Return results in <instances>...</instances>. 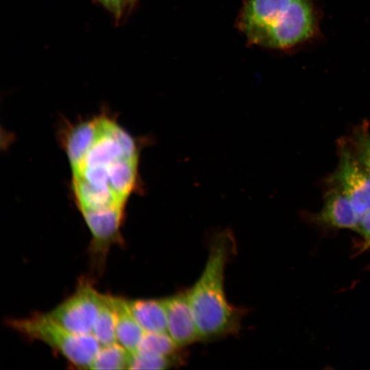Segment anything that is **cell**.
I'll list each match as a JSON object with an SVG mask.
<instances>
[{"instance_id":"1","label":"cell","mask_w":370,"mask_h":370,"mask_svg":"<svg viewBox=\"0 0 370 370\" xmlns=\"http://www.w3.org/2000/svg\"><path fill=\"white\" fill-rule=\"evenodd\" d=\"M237 26L253 45L286 49L318 30L314 0H245Z\"/></svg>"},{"instance_id":"2","label":"cell","mask_w":370,"mask_h":370,"mask_svg":"<svg viewBox=\"0 0 370 370\" xmlns=\"http://www.w3.org/2000/svg\"><path fill=\"white\" fill-rule=\"evenodd\" d=\"M235 246L230 230L215 235L203 272L187 291L201 339L221 337L235 333L240 328L241 310L228 302L224 288L225 269Z\"/></svg>"},{"instance_id":"3","label":"cell","mask_w":370,"mask_h":370,"mask_svg":"<svg viewBox=\"0 0 370 370\" xmlns=\"http://www.w3.org/2000/svg\"><path fill=\"white\" fill-rule=\"evenodd\" d=\"M139 156L106 153L90 156L72 169V193L79 210L126 207L134 193H142Z\"/></svg>"},{"instance_id":"4","label":"cell","mask_w":370,"mask_h":370,"mask_svg":"<svg viewBox=\"0 0 370 370\" xmlns=\"http://www.w3.org/2000/svg\"><path fill=\"white\" fill-rule=\"evenodd\" d=\"M9 325L23 335L47 344L73 365L89 368L101 345L92 334L73 333L47 313L12 319Z\"/></svg>"},{"instance_id":"5","label":"cell","mask_w":370,"mask_h":370,"mask_svg":"<svg viewBox=\"0 0 370 370\" xmlns=\"http://www.w3.org/2000/svg\"><path fill=\"white\" fill-rule=\"evenodd\" d=\"M103 295L88 282L47 314L66 330L78 334H92Z\"/></svg>"},{"instance_id":"6","label":"cell","mask_w":370,"mask_h":370,"mask_svg":"<svg viewBox=\"0 0 370 370\" xmlns=\"http://www.w3.org/2000/svg\"><path fill=\"white\" fill-rule=\"evenodd\" d=\"M338 152V166L330 183L347 197L361 217L370 209V176L346 143L339 145Z\"/></svg>"},{"instance_id":"7","label":"cell","mask_w":370,"mask_h":370,"mask_svg":"<svg viewBox=\"0 0 370 370\" xmlns=\"http://www.w3.org/2000/svg\"><path fill=\"white\" fill-rule=\"evenodd\" d=\"M125 210V208L117 207L81 212L92 236L90 251L97 263L103 264L110 247L121 243Z\"/></svg>"},{"instance_id":"8","label":"cell","mask_w":370,"mask_h":370,"mask_svg":"<svg viewBox=\"0 0 370 370\" xmlns=\"http://www.w3.org/2000/svg\"><path fill=\"white\" fill-rule=\"evenodd\" d=\"M166 312V332L180 347L201 339L187 291L164 299Z\"/></svg>"},{"instance_id":"9","label":"cell","mask_w":370,"mask_h":370,"mask_svg":"<svg viewBox=\"0 0 370 370\" xmlns=\"http://www.w3.org/2000/svg\"><path fill=\"white\" fill-rule=\"evenodd\" d=\"M313 219L324 227L357 232L360 216L355 211L347 197L338 188L332 186L325 194L322 209L313 217Z\"/></svg>"},{"instance_id":"10","label":"cell","mask_w":370,"mask_h":370,"mask_svg":"<svg viewBox=\"0 0 370 370\" xmlns=\"http://www.w3.org/2000/svg\"><path fill=\"white\" fill-rule=\"evenodd\" d=\"M101 112L91 118L75 123H66L62 128L60 140L62 146L71 165L75 166L82 159L95 139L100 128Z\"/></svg>"},{"instance_id":"11","label":"cell","mask_w":370,"mask_h":370,"mask_svg":"<svg viewBox=\"0 0 370 370\" xmlns=\"http://www.w3.org/2000/svg\"><path fill=\"white\" fill-rule=\"evenodd\" d=\"M116 316L117 342L129 352H135L145 331L131 313L127 300L108 295Z\"/></svg>"},{"instance_id":"12","label":"cell","mask_w":370,"mask_h":370,"mask_svg":"<svg viewBox=\"0 0 370 370\" xmlns=\"http://www.w3.org/2000/svg\"><path fill=\"white\" fill-rule=\"evenodd\" d=\"M128 308L145 332H166V312L163 299L127 300Z\"/></svg>"},{"instance_id":"13","label":"cell","mask_w":370,"mask_h":370,"mask_svg":"<svg viewBox=\"0 0 370 370\" xmlns=\"http://www.w3.org/2000/svg\"><path fill=\"white\" fill-rule=\"evenodd\" d=\"M131 353L118 343L101 346L88 369H128Z\"/></svg>"},{"instance_id":"14","label":"cell","mask_w":370,"mask_h":370,"mask_svg":"<svg viewBox=\"0 0 370 370\" xmlns=\"http://www.w3.org/2000/svg\"><path fill=\"white\" fill-rule=\"evenodd\" d=\"M92 334L101 346L118 343L116 316L108 295H103V303Z\"/></svg>"},{"instance_id":"15","label":"cell","mask_w":370,"mask_h":370,"mask_svg":"<svg viewBox=\"0 0 370 370\" xmlns=\"http://www.w3.org/2000/svg\"><path fill=\"white\" fill-rule=\"evenodd\" d=\"M178 348L167 332H145L136 351L176 358Z\"/></svg>"},{"instance_id":"16","label":"cell","mask_w":370,"mask_h":370,"mask_svg":"<svg viewBox=\"0 0 370 370\" xmlns=\"http://www.w3.org/2000/svg\"><path fill=\"white\" fill-rule=\"evenodd\" d=\"M347 145L370 176V133L367 127L356 129Z\"/></svg>"},{"instance_id":"17","label":"cell","mask_w":370,"mask_h":370,"mask_svg":"<svg viewBox=\"0 0 370 370\" xmlns=\"http://www.w3.org/2000/svg\"><path fill=\"white\" fill-rule=\"evenodd\" d=\"M176 358L136 351L131 353L128 369H164L175 363Z\"/></svg>"},{"instance_id":"18","label":"cell","mask_w":370,"mask_h":370,"mask_svg":"<svg viewBox=\"0 0 370 370\" xmlns=\"http://www.w3.org/2000/svg\"><path fill=\"white\" fill-rule=\"evenodd\" d=\"M106 10L116 22L121 20L126 10H129L130 0H94Z\"/></svg>"},{"instance_id":"19","label":"cell","mask_w":370,"mask_h":370,"mask_svg":"<svg viewBox=\"0 0 370 370\" xmlns=\"http://www.w3.org/2000/svg\"><path fill=\"white\" fill-rule=\"evenodd\" d=\"M357 232L364 238L366 246L370 247V209L360 217Z\"/></svg>"},{"instance_id":"20","label":"cell","mask_w":370,"mask_h":370,"mask_svg":"<svg viewBox=\"0 0 370 370\" xmlns=\"http://www.w3.org/2000/svg\"><path fill=\"white\" fill-rule=\"evenodd\" d=\"M138 1V0H130V1L129 11H131V10L134 8V6L136 4V3Z\"/></svg>"}]
</instances>
